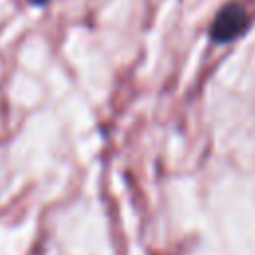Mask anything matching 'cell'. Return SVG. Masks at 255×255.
<instances>
[{
  "label": "cell",
  "instance_id": "1",
  "mask_svg": "<svg viewBox=\"0 0 255 255\" xmlns=\"http://www.w3.org/2000/svg\"><path fill=\"white\" fill-rule=\"evenodd\" d=\"M249 28V16L245 8L237 2H227L213 18L209 26V36L217 44H227L243 36V32Z\"/></svg>",
  "mask_w": 255,
  "mask_h": 255
},
{
  "label": "cell",
  "instance_id": "2",
  "mask_svg": "<svg viewBox=\"0 0 255 255\" xmlns=\"http://www.w3.org/2000/svg\"><path fill=\"white\" fill-rule=\"evenodd\" d=\"M30 2H32L34 6H42V4H46L48 0H30Z\"/></svg>",
  "mask_w": 255,
  "mask_h": 255
}]
</instances>
